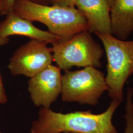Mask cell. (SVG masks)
I'll return each mask as SVG.
<instances>
[{"label":"cell","instance_id":"16","mask_svg":"<svg viewBox=\"0 0 133 133\" xmlns=\"http://www.w3.org/2000/svg\"><path fill=\"white\" fill-rule=\"evenodd\" d=\"M10 39L9 38H0V47L7 44L9 42Z\"/></svg>","mask_w":133,"mask_h":133},{"label":"cell","instance_id":"17","mask_svg":"<svg viewBox=\"0 0 133 133\" xmlns=\"http://www.w3.org/2000/svg\"><path fill=\"white\" fill-rule=\"evenodd\" d=\"M5 0H0V14L2 12L3 9Z\"/></svg>","mask_w":133,"mask_h":133},{"label":"cell","instance_id":"1","mask_svg":"<svg viewBox=\"0 0 133 133\" xmlns=\"http://www.w3.org/2000/svg\"><path fill=\"white\" fill-rule=\"evenodd\" d=\"M120 104L111 100L107 109L99 114H94L91 110L63 114L40 108L30 133H119L113 124L112 117Z\"/></svg>","mask_w":133,"mask_h":133},{"label":"cell","instance_id":"18","mask_svg":"<svg viewBox=\"0 0 133 133\" xmlns=\"http://www.w3.org/2000/svg\"><path fill=\"white\" fill-rule=\"evenodd\" d=\"M107 1H108V2H109V5H110V7H111V6L114 4V3L115 2V0H107Z\"/></svg>","mask_w":133,"mask_h":133},{"label":"cell","instance_id":"6","mask_svg":"<svg viewBox=\"0 0 133 133\" xmlns=\"http://www.w3.org/2000/svg\"><path fill=\"white\" fill-rule=\"evenodd\" d=\"M48 43L35 39L18 48L10 58L8 69L14 76L32 77L52 64V48Z\"/></svg>","mask_w":133,"mask_h":133},{"label":"cell","instance_id":"7","mask_svg":"<svg viewBox=\"0 0 133 133\" xmlns=\"http://www.w3.org/2000/svg\"><path fill=\"white\" fill-rule=\"evenodd\" d=\"M61 70L52 64L30 78L28 90L34 105L50 109L62 91Z\"/></svg>","mask_w":133,"mask_h":133},{"label":"cell","instance_id":"12","mask_svg":"<svg viewBox=\"0 0 133 133\" xmlns=\"http://www.w3.org/2000/svg\"><path fill=\"white\" fill-rule=\"evenodd\" d=\"M76 0H51V4L53 5L62 7H76Z\"/></svg>","mask_w":133,"mask_h":133},{"label":"cell","instance_id":"20","mask_svg":"<svg viewBox=\"0 0 133 133\" xmlns=\"http://www.w3.org/2000/svg\"><path fill=\"white\" fill-rule=\"evenodd\" d=\"M0 133H2V132H1V131H0Z\"/></svg>","mask_w":133,"mask_h":133},{"label":"cell","instance_id":"4","mask_svg":"<svg viewBox=\"0 0 133 133\" xmlns=\"http://www.w3.org/2000/svg\"><path fill=\"white\" fill-rule=\"evenodd\" d=\"M53 61L61 70L69 71L73 66L85 68L102 66L104 50L89 31H84L66 39H60L52 44Z\"/></svg>","mask_w":133,"mask_h":133},{"label":"cell","instance_id":"9","mask_svg":"<svg viewBox=\"0 0 133 133\" xmlns=\"http://www.w3.org/2000/svg\"><path fill=\"white\" fill-rule=\"evenodd\" d=\"M76 6L85 16L90 33L112 35L110 6L107 0H76Z\"/></svg>","mask_w":133,"mask_h":133},{"label":"cell","instance_id":"5","mask_svg":"<svg viewBox=\"0 0 133 133\" xmlns=\"http://www.w3.org/2000/svg\"><path fill=\"white\" fill-rule=\"evenodd\" d=\"M108 90L104 72L94 66L66 71L62 75L61 95L63 102L96 106Z\"/></svg>","mask_w":133,"mask_h":133},{"label":"cell","instance_id":"2","mask_svg":"<svg viewBox=\"0 0 133 133\" xmlns=\"http://www.w3.org/2000/svg\"><path fill=\"white\" fill-rule=\"evenodd\" d=\"M12 10L24 19L44 24L49 32L62 39L82 32L89 31L85 16L76 7L49 6L29 0H15Z\"/></svg>","mask_w":133,"mask_h":133},{"label":"cell","instance_id":"10","mask_svg":"<svg viewBox=\"0 0 133 133\" xmlns=\"http://www.w3.org/2000/svg\"><path fill=\"white\" fill-rule=\"evenodd\" d=\"M112 35L126 40L133 32V0H115L110 7Z\"/></svg>","mask_w":133,"mask_h":133},{"label":"cell","instance_id":"3","mask_svg":"<svg viewBox=\"0 0 133 133\" xmlns=\"http://www.w3.org/2000/svg\"><path fill=\"white\" fill-rule=\"evenodd\" d=\"M95 35L103 43L107 58L105 77L108 95L122 103L124 87L133 75V40H121L111 34Z\"/></svg>","mask_w":133,"mask_h":133},{"label":"cell","instance_id":"11","mask_svg":"<svg viewBox=\"0 0 133 133\" xmlns=\"http://www.w3.org/2000/svg\"><path fill=\"white\" fill-rule=\"evenodd\" d=\"M125 126L124 133H133V88L128 86L126 96Z\"/></svg>","mask_w":133,"mask_h":133},{"label":"cell","instance_id":"19","mask_svg":"<svg viewBox=\"0 0 133 133\" xmlns=\"http://www.w3.org/2000/svg\"><path fill=\"white\" fill-rule=\"evenodd\" d=\"M70 133V132H67V133Z\"/></svg>","mask_w":133,"mask_h":133},{"label":"cell","instance_id":"8","mask_svg":"<svg viewBox=\"0 0 133 133\" xmlns=\"http://www.w3.org/2000/svg\"><path fill=\"white\" fill-rule=\"evenodd\" d=\"M15 35L27 37L52 45L61 39L49 31L38 28L32 22L21 17L12 10L6 14L5 20L0 22V38Z\"/></svg>","mask_w":133,"mask_h":133},{"label":"cell","instance_id":"15","mask_svg":"<svg viewBox=\"0 0 133 133\" xmlns=\"http://www.w3.org/2000/svg\"><path fill=\"white\" fill-rule=\"evenodd\" d=\"M29 1L39 5H48L49 3H51V0H29Z\"/></svg>","mask_w":133,"mask_h":133},{"label":"cell","instance_id":"13","mask_svg":"<svg viewBox=\"0 0 133 133\" xmlns=\"http://www.w3.org/2000/svg\"><path fill=\"white\" fill-rule=\"evenodd\" d=\"M8 102V97L5 93L2 76L1 72L0 66V104H5Z\"/></svg>","mask_w":133,"mask_h":133},{"label":"cell","instance_id":"14","mask_svg":"<svg viewBox=\"0 0 133 133\" xmlns=\"http://www.w3.org/2000/svg\"><path fill=\"white\" fill-rule=\"evenodd\" d=\"M15 0H5L3 9L1 14L2 15H6L10 11L12 10L13 5Z\"/></svg>","mask_w":133,"mask_h":133}]
</instances>
